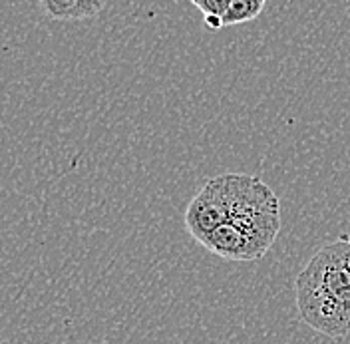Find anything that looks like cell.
<instances>
[{
	"instance_id": "obj_1",
	"label": "cell",
	"mask_w": 350,
	"mask_h": 344,
	"mask_svg": "<svg viewBox=\"0 0 350 344\" xmlns=\"http://www.w3.org/2000/svg\"><path fill=\"white\" fill-rule=\"evenodd\" d=\"M297 308L310 328L328 339L350 334V239L321 247L295 280Z\"/></svg>"
},
{
	"instance_id": "obj_2",
	"label": "cell",
	"mask_w": 350,
	"mask_h": 344,
	"mask_svg": "<svg viewBox=\"0 0 350 344\" xmlns=\"http://www.w3.org/2000/svg\"><path fill=\"white\" fill-rule=\"evenodd\" d=\"M267 211H281V203L265 181L247 173H223L207 179L189 201L185 229L201 243L231 219Z\"/></svg>"
},
{
	"instance_id": "obj_3",
	"label": "cell",
	"mask_w": 350,
	"mask_h": 344,
	"mask_svg": "<svg viewBox=\"0 0 350 344\" xmlns=\"http://www.w3.org/2000/svg\"><path fill=\"white\" fill-rule=\"evenodd\" d=\"M281 231V211L237 217L217 227L201 245L227 261H257L273 247Z\"/></svg>"
},
{
	"instance_id": "obj_4",
	"label": "cell",
	"mask_w": 350,
	"mask_h": 344,
	"mask_svg": "<svg viewBox=\"0 0 350 344\" xmlns=\"http://www.w3.org/2000/svg\"><path fill=\"white\" fill-rule=\"evenodd\" d=\"M52 21H84L98 16L106 2L102 0H40L38 4Z\"/></svg>"
},
{
	"instance_id": "obj_5",
	"label": "cell",
	"mask_w": 350,
	"mask_h": 344,
	"mask_svg": "<svg viewBox=\"0 0 350 344\" xmlns=\"http://www.w3.org/2000/svg\"><path fill=\"white\" fill-rule=\"evenodd\" d=\"M265 8V0H229L227 8L221 16V26H233L241 22L257 18Z\"/></svg>"
},
{
	"instance_id": "obj_6",
	"label": "cell",
	"mask_w": 350,
	"mask_h": 344,
	"mask_svg": "<svg viewBox=\"0 0 350 344\" xmlns=\"http://www.w3.org/2000/svg\"><path fill=\"white\" fill-rule=\"evenodd\" d=\"M349 332H350V328H349Z\"/></svg>"
}]
</instances>
